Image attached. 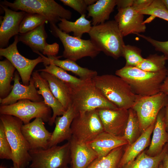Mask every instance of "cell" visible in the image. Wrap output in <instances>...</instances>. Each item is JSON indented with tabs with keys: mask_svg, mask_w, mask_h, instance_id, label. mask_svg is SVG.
I'll list each match as a JSON object with an SVG mask.
<instances>
[{
	"mask_svg": "<svg viewBox=\"0 0 168 168\" xmlns=\"http://www.w3.org/2000/svg\"><path fill=\"white\" fill-rule=\"evenodd\" d=\"M0 168H6L4 166H1L0 167Z\"/></svg>",
	"mask_w": 168,
	"mask_h": 168,
	"instance_id": "cell-51",
	"label": "cell"
},
{
	"mask_svg": "<svg viewBox=\"0 0 168 168\" xmlns=\"http://www.w3.org/2000/svg\"><path fill=\"white\" fill-rule=\"evenodd\" d=\"M21 130L30 149H46L49 147L52 133L46 129L41 118H36L31 122L23 124Z\"/></svg>",
	"mask_w": 168,
	"mask_h": 168,
	"instance_id": "cell-15",
	"label": "cell"
},
{
	"mask_svg": "<svg viewBox=\"0 0 168 168\" xmlns=\"http://www.w3.org/2000/svg\"><path fill=\"white\" fill-rule=\"evenodd\" d=\"M76 113L72 105L61 116L55 119V127L52 133L49 147L57 145L65 140L69 141L72 134L71 126Z\"/></svg>",
	"mask_w": 168,
	"mask_h": 168,
	"instance_id": "cell-21",
	"label": "cell"
},
{
	"mask_svg": "<svg viewBox=\"0 0 168 168\" xmlns=\"http://www.w3.org/2000/svg\"><path fill=\"white\" fill-rule=\"evenodd\" d=\"M37 71L48 72L64 82L71 85L80 84L84 80L69 74L64 69L52 63L45 66L44 68Z\"/></svg>",
	"mask_w": 168,
	"mask_h": 168,
	"instance_id": "cell-34",
	"label": "cell"
},
{
	"mask_svg": "<svg viewBox=\"0 0 168 168\" xmlns=\"http://www.w3.org/2000/svg\"><path fill=\"white\" fill-rule=\"evenodd\" d=\"M0 121L12 150V161L20 168H26L31 162V157L29 153L30 146L21 130L23 122L14 116L1 114Z\"/></svg>",
	"mask_w": 168,
	"mask_h": 168,
	"instance_id": "cell-5",
	"label": "cell"
},
{
	"mask_svg": "<svg viewBox=\"0 0 168 168\" xmlns=\"http://www.w3.org/2000/svg\"><path fill=\"white\" fill-rule=\"evenodd\" d=\"M1 4L15 11L21 10L27 13L42 15L46 18L50 25H56L61 19L68 20L72 13L54 0H16L13 2L6 0Z\"/></svg>",
	"mask_w": 168,
	"mask_h": 168,
	"instance_id": "cell-6",
	"label": "cell"
},
{
	"mask_svg": "<svg viewBox=\"0 0 168 168\" xmlns=\"http://www.w3.org/2000/svg\"><path fill=\"white\" fill-rule=\"evenodd\" d=\"M18 36H15L13 42L6 48H0V56L9 60L15 67L19 73L23 85L29 84L32 72L39 63L46 62V57L41 53L37 58L30 59L25 57L19 52L17 45L19 42Z\"/></svg>",
	"mask_w": 168,
	"mask_h": 168,
	"instance_id": "cell-12",
	"label": "cell"
},
{
	"mask_svg": "<svg viewBox=\"0 0 168 168\" xmlns=\"http://www.w3.org/2000/svg\"><path fill=\"white\" fill-rule=\"evenodd\" d=\"M118 10L114 20L124 36L145 31L146 26L143 21V15L131 6Z\"/></svg>",
	"mask_w": 168,
	"mask_h": 168,
	"instance_id": "cell-16",
	"label": "cell"
},
{
	"mask_svg": "<svg viewBox=\"0 0 168 168\" xmlns=\"http://www.w3.org/2000/svg\"><path fill=\"white\" fill-rule=\"evenodd\" d=\"M164 109L163 110L164 120L166 130L168 132V97L167 103Z\"/></svg>",
	"mask_w": 168,
	"mask_h": 168,
	"instance_id": "cell-44",
	"label": "cell"
},
{
	"mask_svg": "<svg viewBox=\"0 0 168 168\" xmlns=\"http://www.w3.org/2000/svg\"><path fill=\"white\" fill-rule=\"evenodd\" d=\"M59 168H70V167H68L67 166H66L62 167H60Z\"/></svg>",
	"mask_w": 168,
	"mask_h": 168,
	"instance_id": "cell-49",
	"label": "cell"
},
{
	"mask_svg": "<svg viewBox=\"0 0 168 168\" xmlns=\"http://www.w3.org/2000/svg\"><path fill=\"white\" fill-rule=\"evenodd\" d=\"M163 109L160 111L156 118L152 132V139L146 152L147 155L152 156H156L161 153L168 142V132L164 120Z\"/></svg>",
	"mask_w": 168,
	"mask_h": 168,
	"instance_id": "cell-23",
	"label": "cell"
},
{
	"mask_svg": "<svg viewBox=\"0 0 168 168\" xmlns=\"http://www.w3.org/2000/svg\"><path fill=\"white\" fill-rule=\"evenodd\" d=\"M16 68L7 59L0 61V99L7 97L13 86L11 84Z\"/></svg>",
	"mask_w": 168,
	"mask_h": 168,
	"instance_id": "cell-30",
	"label": "cell"
},
{
	"mask_svg": "<svg viewBox=\"0 0 168 168\" xmlns=\"http://www.w3.org/2000/svg\"><path fill=\"white\" fill-rule=\"evenodd\" d=\"M88 34L90 40L106 55L116 59L122 56L125 45L124 36L115 20L93 26Z\"/></svg>",
	"mask_w": 168,
	"mask_h": 168,
	"instance_id": "cell-3",
	"label": "cell"
},
{
	"mask_svg": "<svg viewBox=\"0 0 168 168\" xmlns=\"http://www.w3.org/2000/svg\"><path fill=\"white\" fill-rule=\"evenodd\" d=\"M122 57L126 60L125 66L136 67L143 61L145 58L141 55V50L138 48L130 45H125Z\"/></svg>",
	"mask_w": 168,
	"mask_h": 168,
	"instance_id": "cell-37",
	"label": "cell"
},
{
	"mask_svg": "<svg viewBox=\"0 0 168 168\" xmlns=\"http://www.w3.org/2000/svg\"><path fill=\"white\" fill-rule=\"evenodd\" d=\"M97 1V0H85L86 3L88 6L95 3Z\"/></svg>",
	"mask_w": 168,
	"mask_h": 168,
	"instance_id": "cell-46",
	"label": "cell"
},
{
	"mask_svg": "<svg viewBox=\"0 0 168 168\" xmlns=\"http://www.w3.org/2000/svg\"><path fill=\"white\" fill-rule=\"evenodd\" d=\"M70 144L56 145L46 149H30V168H59L70 162Z\"/></svg>",
	"mask_w": 168,
	"mask_h": 168,
	"instance_id": "cell-9",
	"label": "cell"
},
{
	"mask_svg": "<svg viewBox=\"0 0 168 168\" xmlns=\"http://www.w3.org/2000/svg\"><path fill=\"white\" fill-rule=\"evenodd\" d=\"M86 14L81 15L75 21H71L65 19H61L58 24L59 29L68 34L72 32L73 36L81 38L83 34L89 33L91 27V21L87 19Z\"/></svg>",
	"mask_w": 168,
	"mask_h": 168,
	"instance_id": "cell-28",
	"label": "cell"
},
{
	"mask_svg": "<svg viewBox=\"0 0 168 168\" xmlns=\"http://www.w3.org/2000/svg\"><path fill=\"white\" fill-rule=\"evenodd\" d=\"M10 168H20L15 163H13V165L11 166Z\"/></svg>",
	"mask_w": 168,
	"mask_h": 168,
	"instance_id": "cell-48",
	"label": "cell"
},
{
	"mask_svg": "<svg viewBox=\"0 0 168 168\" xmlns=\"http://www.w3.org/2000/svg\"><path fill=\"white\" fill-rule=\"evenodd\" d=\"M133 0H116L117 9L125 8L132 6Z\"/></svg>",
	"mask_w": 168,
	"mask_h": 168,
	"instance_id": "cell-42",
	"label": "cell"
},
{
	"mask_svg": "<svg viewBox=\"0 0 168 168\" xmlns=\"http://www.w3.org/2000/svg\"><path fill=\"white\" fill-rule=\"evenodd\" d=\"M129 116L123 137L130 145L135 142L141 136L140 124L137 114L132 108L129 110Z\"/></svg>",
	"mask_w": 168,
	"mask_h": 168,
	"instance_id": "cell-32",
	"label": "cell"
},
{
	"mask_svg": "<svg viewBox=\"0 0 168 168\" xmlns=\"http://www.w3.org/2000/svg\"><path fill=\"white\" fill-rule=\"evenodd\" d=\"M0 6L5 15L0 21V47L4 48L8 47L11 38L19 34L20 26L26 12L15 11L1 4Z\"/></svg>",
	"mask_w": 168,
	"mask_h": 168,
	"instance_id": "cell-18",
	"label": "cell"
},
{
	"mask_svg": "<svg viewBox=\"0 0 168 168\" xmlns=\"http://www.w3.org/2000/svg\"><path fill=\"white\" fill-rule=\"evenodd\" d=\"M48 65L50 63L61 68L65 71H70L79 77L82 80L92 79L97 75L96 71L90 70L79 66L74 61L66 59L61 60L59 59L60 57L48 56Z\"/></svg>",
	"mask_w": 168,
	"mask_h": 168,
	"instance_id": "cell-27",
	"label": "cell"
},
{
	"mask_svg": "<svg viewBox=\"0 0 168 168\" xmlns=\"http://www.w3.org/2000/svg\"><path fill=\"white\" fill-rule=\"evenodd\" d=\"M12 152L7 139L3 125L0 121V158L12 160Z\"/></svg>",
	"mask_w": 168,
	"mask_h": 168,
	"instance_id": "cell-38",
	"label": "cell"
},
{
	"mask_svg": "<svg viewBox=\"0 0 168 168\" xmlns=\"http://www.w3.org/2000/svg\"><path fill=\"white\" fill-rule=\"evenodd\" d=\"M52 34L59 38L64 50L62 56L76 62L83 57H96L101 52L91 40H85L70 35L60 30L56 25H50Z\"/></svg>",
	"mask_w": 168,
	"mask_h": 168,
	"instance_id": "cell-7",
	"label": "cell"
},
{
	"mask_svg": "<svg viewBox=\"0 0 168 168\" xmlns=\"http://www.w3.org/2000/svg\"><path fill=\"white\" fill-rule=\"evenodd\" d=\"M155 123L144 131L140 137L131 144H128L121 159L119 167L121 168L128 162L135 159L151 143V136L152 133Z\"/></svg>",
	"mask_w": 168,
	"mask_h": 168,
	"instance_id": "cell-25",
	"label": "cell"
},
{
	"mask_svg": "<svg viewBox=\"0 0 168 168\" xmlns=\"http://www.w3.org/2000/svg\"><path fill=\"white\" fill-rule=\"evenodd\" d=\"M163 168H168V150L161 162Z\"/></svg>",
	"mask_w": 168,
	"mask_h": 168,
	"instance_id": "cell-45",
	"label": "cell"
},
{
	"mask_svg": "<svg viewBox=\"0 0 168 168\" xmlns=\"http://www.w3.org/2000/svg\"><path fill=\"white\" fill-rule=\"evenodd\" d=\"M160 91L168 96V68L166 75L160 87Z\"/></svg>",
	"mask_w": 168,
	"mask_h": 168,
	"instance_id": "cell-43",
	"label": "cell"
},
{
	"mask_svg": "<svg viewBox=\"0 0 168 168\" xmlns=\"http://www.w3.org/2000/svg\"><path fill=\"white\" fill-rule=\"evenodd\" d=\"M68 84L71 91L72 105L76 113L99 109L118 108L102 94L92 79L84 80L76 85Z\"/></svg>",
	"mask_w": 168,
	"mask_h": 168,
	"instance_id": "cell-4",
	"label": "cell"
},
{
	"mask_svg": "<svg viewBox=\"0 0 168 168\" xmlns=\"http://www.w3.org/2000/svg\"><path fill=\"white\" fill-rule=\"evenodd\" d=\"M138 12L143 15H150L168 21V9L162 0H153L147 7Z\"/></svg>",
	"mask_w": 168,
	"mask_h": 168,
	"instance_id": "cell-36",
	"label": "cell"
},
{
	"mask_svg": "<svg viewBox=\"0 0 168 168\" xmlns=\"http://www.w3.org/2000/svg\"><path fill=\"white\" fill-rule=\"evenodd\" d=\"M153 0H133L132 7L138 12L149 6Z\"/></svg>",
	"mask_w": 168,
	"mask_h": 168,
	"instance_id": "cell-41",
	"label": "cell"
},
{
	"mask_svg": "<svg viewBox=\"0 0 168 168\" xmlns=\"http://www.w3.org/2000/svg\"><path fill=\"white\" fill-rule=\"evenodd\" d=\"M159 168H163L162 165L161 163Z\"/></svg>",
	"mask_w": 168,
	"mask_h": 168,
	"instance_id": "cell-50",
	"label": "cell"
},
{
	"mask_svg": "<svg viewBox=\"0 0 168 168\" xmlns=\"http://www.w3.org/2000/svg\"><path fill=\"white\" fill-rule=\"evenodd\" d=\"M87 143L97 153L98 157L105 156L114 149L128 144L123 136H114L105 131Z\"/></svg>",
	"mask_w": 168,
	"mask_h": 168,
	"instance_id": "cell-22",
	"label": "cell"
},
{
	"mask_svg": "<svg viewBox=\"0 0 168 168\" xmlns=\"http://www.w3.org/2000/svg\"><path fill=\"white\" fill-rule=\"evenodd\" d=\"M168 150V144L165 146L162 151L158 155L152 156L143 151L135 159L123 166L121 168H159Z\"/></svg>",
	"mask_w": 168,
	"mask_h": 168,
	"instance_id": "cell-29",
	"label": "cell"
},
{
	"mask_svg": "<svg viewBox=\"0 0 168 168\" xmlns=\"http://www.w3.org/2000/svg\"><path fill=\"white\" fill-rule=\"evenodd\" d=\"M128 110L96 109L104 131L114 136H123L129 116Z\"/></svg>",
	"mask_w": 168,
	"mask_h": 168,
	"instance_id": "cell-14",
	"label": "cell"
},
{
	"mask_svg": "<svg viewBox=\"0 0 168 168\" xmlns=\"http://www.w3.org/2000/svg\"><path fill=\"white\" fill-rule=\"evenodd\" d=\"M166 60L163 54H150L136 67L147 72H159L167 69L165 66Z\"/></svg>",
	"mask_w": 168,
	"mask_h": 168,
	"instance_id": "cell-33",
	"label": "cell"
},
{
	"mask_svg": "<svg viewBox=\"0 0 168 168\" xmlns=\"http://www.w3.org/2000/svg\"><path fill=\"white\" fill-rule=\"evenodd\" d=\"M71 129L72 137L86 143L104 131L96 110L77 113Z\"/></svg>",
	"mask_w": 168,
	"mask_h": 168,
	"instance_id": "cell-11",
	"label": "cell"
},
{
	"mask_svg": "<svg viewBox=\"0 0 168 168\" xmlns=\"http://www.w3.org/2000/svg\"><path fill=\"white\" fill-rule=\"evenodd\" d=\"M168 97L161 91L151 96H138L131 108L137 114L142 133L155 123L158 114L167 103Z\"/></svg>",
	"mask_w": 168,
	"mask_h": 168,
	"instance_id": "cell-10",
	"label": "cell"
},
{
	"mask_svg": "<svg viewBox=\"0 0 168 168\" xmlns=\"http://www.w3.org/2000/svg\"><path fill=\"white\" fill-rule=\"evenodd\" d=\"M167 73V68L159 72H151L136 67L125 66L116 70L115 73L128 84L135 94L145 96L160 92L161 86Z\"/></svg>",
	"mask_w": 168,
	"mask_h": 168,
	"instance_id": "cell-2",
	"label": "cell"
},
{
	"mask_svg": "<svg viewBox=\"0 0 168 168\" xmlns=\"http://www.w3.org/2000/svg\"><path fill=\"white\" fill-rule=\"evenodd\" d=\"M163 2L166 6V7L168 9V0H162Z\"/></svg>",
	"mask_w": 168,
	"mask_h": 168,
	"instance_id": "cell-47",
	"label": "cell"
},
{
	"mask_svg": "<svg viewBox=\"0 0 168 168\" xmlns=\"http://www.w3.org/2000/svg\"><path fill=\"white\" fill-rule=\"evenodd\" d=\"M33 78L38 94L41 96L44 101L50 107L53 111V114L49 125L52 126L54 123L55 119L59 116L63 115L66 110L61 103L56 98L49 86L47 81L43 78L37 70L33 72L32 74Z\"/></svg>",
	"mask_w": 168,
	"mask_h": 168,
	"instance_id": "cell-19",
	"label": "cell"
},
{
	"mask_svg": "<svg viewBox=\"0 0 168 168\" xmlns=\"http://www.w3.org/2000/svg\"><path fill=\"white\" fill-rule=\"evenodd\" d=\"M151 44L156 50L161 52L167 60H168V40L162 41L155 40L150 37L138 33H135Z\"/></svg>",
	"mask_w": 168,
	"mask_h": 168,
	"instance_id": "cell-39",
	"label": "cell"
},
{
	"mask_svg": "<svg viewBox=\"0 0 168 168\" xmlns=\"http://www.w3.org/2000/svg\"><path fill=\"white\" fill-rule=\"evenodd\" d=\"M40 74L48 82L54 96L67 110L72 105L71 92L68 84L47 72L42 71Z\"/></svg>",
	"mask_w": 168,
	"mask_h": 168,
	"instance_id": "cell-24",
	"label": "cell"
},
{
	"mask_svg": "<svg viewBox=\"0 0 168 168\" xmlns=\"http://www.w3.org/2000/svg\"><path fill=\"white\" fill-rule=\"evenodd\" d=\"M70 144L71 168H86L98 157L88 143L77 140L72 137Z\"/></svg>",
	"mask_w": 168,
	"mask_h": 168,
	"instance_id": "cell-20",
	"label": "cell"
},
{
	"mask_svg": "<svg viewBox=\"0 0 168 168\" xmlns=\"http://www.w3.org/2000/svg\"><path fill=\"white\" fill-rule=\"evenodd\" d=\"M124 146L114 149L105 156L97 157L86 168H120L119 163L124 151Z\"/></svg>",
	"mask_w": 168,
	"mask_h": 168,
	"instance_id": "cell-31",
	"label": "cell"
},
{
	"mask_svg": "<svg viewBox=\"0 0 168 168\" xmlns=\"http://www.w3.org/2000/svg\"><path fill=\"white\" fill-rule=\"evenodd\" d=\"M167 143L168 144V142H167Z\"/></svg>",
	"mask_w": 168,
	"mask_h": 168,
	"instance_id": "cell-52",
	"label": "cell"
},
{
	"mask_svg": "<svg viewBox=\"0 0 168 168\" xmlns=\"http://www.w3.org/2000/svg\"><path fill=\"white\" fill-rule=\"evenodd\" d=\"M47 21L46 18L42 15L26 12L20 26L19 34L30 31Z\"/></svg>",
	"mask_w": 168,
	"mask_h": 168,
	"instance_id": "cell-35",
	"label": "cell"
},
{
	"mask_svg": "<svg viewBox=\"0 0 168 168\" xmlns=\"http://www.w3.org/2000/svg\"><path fill=\"white\" fill-rule=\"evenodd\" d=\"M92 81L102 94L119 108H131L138 96L125 80L117 75H97Z\"/></svg>",
	"mask_w": 168,
	"mask_h": 168,
	"instance_id": "cell-1",
	"label": "cell"
},
{
	"mask_svg": "<svg viewBox=\"0 0 168 168\" xmlns=\"http://www.w3.org/2000/svg\"><path fill=\"white\" fill-rule=\"evenodd\" d=\"M51 109L44 101L35 102L23 99L12 105H0V114L16 117L20 119L23 124L29 123L33 119L38 118L48 123L52 116Z\"/></svg>",
	"mask_w": 168,
	"mask_h": 168,
	"instance_id": "cell-8",
	"label": "cell"
},
{
	"mask_svg": "<svg viewBox=\"0 0 168 168\" xmlns=\"http://www.w3.org/2000/svg\"><path fill=\"white\" fill-rule=\"evenodd\" d=\"M20 78L18 72H15L13 79L14 83L12 89L7 97L2 99H0L1 105H12L23 99H28L35 102L44 101L42 96L38 93L34 81L32 77L29 84L27 86L20 83Z\"/></svg>",
	"mask_w": 168,
	"mask_h": 168,
	"instance_id": "cell-17",
	"label": "cell"
},
{
	"mask_svg": "<svg viewBox=\"0 0 168 168\" xmlns=\"http://www.w3.org/2000/svg\"><path fill=\"white\" fill-rule=\"evenodd\" d=\"M64 5L68 6L77 12L81 15L86 14L88 5L85 0H60Z\"/></svg>",
	"mask_w": 168,
	"mask_h": 168,
	"instance_id": "cell-40",
	"label": "cell"
},
{
	"mask_svg": "<svg viewBox=\"0 0 168 168\" xmlns=\"http://www.w3.org/2000/svg\"><path fill=\"white\" fill-rule=\"evenodd\" d=\"M116 5V0H98L87 8V17L92 18V24L98 25L106 21Z\"/></svg>",
	"mask_w": 168,
	"mask_h": 168,
	"instance_id": "cell-26",
	"label": "cell"
},
{
	"mask_svg": "<svg viewBox=\"0 0 168 168\" xmlns=\"http://www.w3.org/2000/svg\"><path fill=\"white\" fill-rule=\"evenodd\" d=\"M44 23L34 29L23 34H19L18 40L29 46L34 52L41 53L44 55L55 56L59 50V46L56 43L52 44L46 41L47 35L45 29Z\"/></svg>",
	"mask_w": 168,
	"mask_h": 168,
	"instance_id": "cell-13",
	"label": "cell"
}]
</instances>
